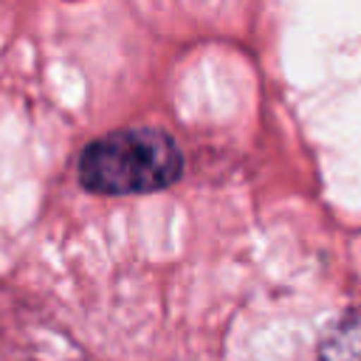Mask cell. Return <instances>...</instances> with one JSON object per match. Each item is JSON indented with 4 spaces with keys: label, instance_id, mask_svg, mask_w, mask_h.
<instances>
[{
    "label": "cell",
    "instance_id": "obj_1",
    "mask_svg": "<svg viewBox=\"0 0 361 361\" xmlns=\"http://www.w3.org/2000/svg\"><path fill=\"white\" fill-rule=\"evenodd\" d=\"M76 172L96 195H144L172 186L183 172V155L166 133L130 127L90 141Z\"/></svg>",
    "mask_w": 361,
    "mask_h": 361
},
{
    "label": "cell",
    "instance_id": "obj_2",
    "mask_svg": "<svg viewBox=\"0 0 361 361\" xmlns=\"http://www.w3.org/2000/svg\"><path fill=\"white\" fill-rule=\"evenodd\" d=\"M319 361H361V307L344 313L324 333Z\"/></svg>",
    "mask_w": 361,
    "mask_h": 361
}]
</instances>
